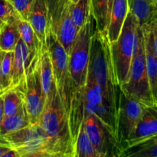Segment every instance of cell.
<instances>
[{"mask_svg":"<svg viewBox=\"0 0 157 157\" xmlns=\"http://www.w3.org/2000/svg\"><path fill=\"white\" fill-rule=\"evenodd\" d=\"M94 25L91 16L78 31L68 55L69 71L72 86L68 121L72 139L75 143L85 114V87L88 76L90 41L95 29Z\"/></svg>","mask_w":157,"mask_h":157,"instance_id":"6da1fadb","label":"cell"},{"mask_svg":"<svg viewBox=\"0 0 157 157\" xmlns=\"http://www.w3.org/2000/svg\"><path fill=\"white\" fill-rule=\"evenodd\" d=\"M89 73L101 86L104 98L117 114L121 89L117 82L107 32L94 29L90 48Z\"/></svg>","mask_w":157,"mask_h":157,"instance_id":"7a4b0ae2","label":"cell"},{"mask_svg":"<svg viewBox=\"0 0 157 157\" xmlns=\"http://www.w3.org/2000/svg\"><path fill=\"white\" fill-rule=\"evenodd\" d=\"M39 124L48 136L53 157H75L68 116L58 90L46 100Z\"/></svg>","mask_w":157,"mask_h":157,"instance_id":"3957f363","label":"cell"},{"mask_svg":"<svg viewBox=\"0 0 157 157\" xmlns=\"http://www.w3.org/2000/svg\"><path fill=\"white\" fill-rule=\"evenodd\" d=\"M121 91L140 101L147 107L154 105L146 64L144 38L142 26L137 28L136 48L127 81L121 86Z\"/></svg>","mask_w":157,"mask_h":157,"instance_id":"277c9868","label":"cell"},{"mask_svg":"<svg viewBox=\"0 0 157 157\" xmlns=\"http://www.w3.org/2000/svg\"><path fill=\"white\" fill-rule=\"evenodd\" d=\"M0 145L15 150L19 157H53L48 136L40 124L0 135Z\"/></svg>","mask_w":157,"mask_h":157,"instance_id":"5b68a950","label":"cell"},{"mask_svg":"<svg viewBox=\"0 0 157 157\" xmlns=\"http://www.w3.org/2000/svg\"><path fill=\"white\" fill-rule=\"evenodd\" d=\"M139 25L134 15L129 11L117 40L110 44L113 67L120 87L128 78L136 48Z\"/></svg>","mask_w":157,"mask_h":157,"instance_id":"8992f818","label":"cell"},{"mask_svg":"<svg viewBox=\"0 0 157 157\" xmlns=\"http://www.w3.org/2000/svg\"><path fill=\"white\" fill-rule=\"evenodd\" d=\"M57 90L59 93L64 109L69 114L71 104L72 86L69 71L68 55L49 26L46 38Z\"/></svg>","mask_w":157,"mask_h":157,"instance_id":"52a82bcc","label":"cell"},{"mask_svg":"<svg viewBox=\"0 0 157 157\" xmlns=\"http://www.w3.org/2000/svg\"><path fill=\"white\" fill-rule=\"evenodd\" d=\"M49 26L65 49L71 53L78 30L70 13V0H47Z\"/></svg>","mask_w":157,"mask_h":157,"instance_id":"ba28073f","label":"cell"},{"mask_svg":"<svg viewBox=\"0 0 157 157\" xmlns=\"http://www.w3.org/2000/svg\"><path fill=\"white\" fill-rule=\"evenodd\" d=\"M83 122L92 145L101 157H121V147L117 139L95 115L85 113Z\"/></svg>","mask_w":157,"mask_h":157,"instance_id":"9c48e42d","label":"cell"},{"mask_svg":"<svg viewBox=\"0 0 157 157\" xmlns=\"http://www.w3.org/2000/svg\"><path fill=\"white\" fill-rule=\"evenodd\" d=\"M147 107L138 100L121 91L117 111V139L121 147L142 117Z\"/></svg>","mask_w":157,"mask_h":157,"instance_id":"30bf717a","label":"cell"},{"mask_svg":"<svg viewBox=\"0 0 157 157\" xmlns=\"http://www.w3.org/2000/svg\"><path fill=\"white\" fill-rule=\"evenodd\" d=\"M23 93L25 107L31 124H39L46 101L40 80L39 64L28 73L23 85Z\"/></svg>","mask_w":157,"mask_h":157,"instance_id":"8fae6325","label":"cell"},{"mask_svg":"<svg viewBox=\"0 0 157 157\" xmlns=\"http://www.w3.org/2000/svg\"><path fill=\"white\" fill-rule=\"evenodd\" d=\"M156 136L157 107L147 106L136 127L122 146V151L144 144Z\"/></svg>","mask_w":157,"mask_h":157,"instance_id":"7c38bea8","label":"cell"},{"mask_svg":"<svg viewBox=\"0 0 157 157\" xmlns=\"http://www.w3.org/2000/svg\"><path fill=\"white\" fill-rule=\"evenodd\" d=\"M18 28L21 40L29 52V72L38 67L42 54L44 51L48 50V48H46L43 46L27 20L19 18L18 21Z\"/></svg>","mask_w":157,"mask_h":157,"instance_id":"4fadbf2b","label":"cell"},{"mask_svg":"<svg viewBox=\"0 0 157 157\" xmlns=\"http://www.w3.org/2000/svg\"><path fill=\"white\" fill-rule=\"evenodd\" d=\"M27 21L43 46L47 48L46 38L49 28L47 0H35L29 12Z\"/></svg>","mask_w":157,"mask_h":157,"instance_id":"5bb4252c","label":"cell"},{"mask_svg":"<svg viewBox=\"0 0 157 157\" xmlns=\"http://www.w3.org/2000/svg\"><path fill=\"white\" fill-rule=\"evenodd\" d=\"M141 26H142L144 38L147 75H148L152 96L154 101V105L157 107V56L153 49L151 30L149 23H146Z\"/></svg>","mask_w":157,"mask_h":157,"instance_id":"9a60e30c","label":"cell"},{"mask_svg":"<svg viewBox=\"0 0 157 157\" xmlns=\"http://www.w3.org/2000/svg\"><path fill=\"white\" fill-rule=\"evenodd\" d=\"M129 11L128 0H111L107 29L110 44L117 40Z\"/></svg>","mask_w":157,"mask_h":157,"instance_id":"2e32d148","label":"cell"},{"mask_svg":"<svg viewBox=\"0 0 157 157\" xmlns=\"http://www.w3.org/2000/svg\"><path fill=\"white\" fill-rule=\"evenodd\" d=\"M29 71V52L25 43L20 38L13 52L12 88L15 87H21L23 88Z\"/></svg>","mask_w":157,"mask_h":157,"instance_id":"e0dca14e","label":"cell"},{"mask_svg":"<svg viewBox=\"0 0 157 157\" xmlns=\"http://www.w3.org/2000/svg\"><path fill=\"white\" fill-rule=\"evenodd\" d=\"M39 75L46 100H48L52 98L57 90L52 62L48 50L44 51L40 60Z\"/></svg>","mask_w":157,"mask_h":157,"instance_id":"ac0fdd59","label":"cell"},{"mask_svg":"<svg viewBox=\"0 0 157 157\" xmlns=\"http://www.w3.org/2000/svg\"><path fill=\"white\" fill-rule=\"evenodd\" d=\"M130 11L134 15L140 25L154 18L157 3L154 0H128Z\"/></svg>","mask_w":157,"mask_h":157,"instance_id":"d6986e66","label":"cell"},{"mask_svg":"<svg viewBox=\"0 0 157 157\" xmlns=\"http://www.w3.org/2000/svg\"><path fill=\"white\" fill-rule=\"evenodd\" d=\"M111 0H90V12L95 29L101 32H107Z\"/></svg>","mask_w":157,"mask_h":157,"instance_id":"ffe728a7","label":"cell"},{"mask_svg":"<svg viewBox=\"0 0 157 157\" xmlns=\"http://www.w3.org/2000/svg\"><path fill=\"white\" fill-rule=\"evenodd\" d=\"M31 125L25 104L18 111L9 117H5L0 125V135L12 133Z\"/></svg>","mask_w":157,"mask_h":157,"instance_id":"44dd1931","label":"cell"},{"mask_svg":"<svg viewBox=\"0 0 157 157\" xmlns=\"http://www.w3.org/2000/svg\"><path fill=\"white\" fill-rule=\"evenodd\" d=\"M21 38L18 22L3 23L0 28V51L14 52L15 46Z\"/></svg>","mask_w":157,"mask_h":157,"instance_id":"7402d4cb","label":"cell"},{"mask_svg":"<svg viewBox=\"0 0 157 157\" xmlns=\"http://www.w3.org/2000/svg\"><path fill=\"white\" fill-rule=\"evenodd\" d=\"M2 97L5 117L14 114L24 105V93L22 87H12L5 92Z\"/></svg>","mask_w":157,"mask_h":157,"instance_id":"603a6c76","label":"cell"},{"mask_svg":"<svg viewBox=\"0 0 157 157\" xmlns=\"http://www.w3.org/2000/svg\"><path fill=\"white\" fill-rule=\"evenodd\" d=\"M75 157H101L88 137L82 122L75 143Z\"/></svg>","mask_w":157,"mask_h":157,"instance_id":"cb8c5ba5","label":"cell"},{"mask_svg":"<svg viewBox=\"0 0 157 157\" xmlns=\"http://www.w3.org/2000/svg\"><path fill=\"white\" fill-rule=\"evenodd\" d=\"M70 13L75 27L78 31L92 16L90 0H79L75 3L70 2Z\"/></svg>","mask_w":157,"mask_h":157,"instance_id":"d4e9b609","label":"cell"},{"mask_svg":"<svg viewBox=\"0 0 157 157\" xmlns=\"http://www.w3.org/2000/svg\"><path fill=\"white\" fill-rule=\"evenodd\" d=\"M13 52H5L0 62V95L12 88Z\"/></svg>","mask_w":157,"mask_h":157,"instance_id":"484cf974","label":"cell"},{"mask_svg":"<svg viewBox=\"0 0 157 157\" xmlns=\"http://www.w3.org/2000/svg\"><path fill=\"white\" fill-rule=\"evenodd\" d=\"M121 156L157 157V136L140 145L123 150Z\"/></svg>","mask_w":157,"mask_h":157,"instance_id":"4316f807","label":"cell"},{"mask_svg":"<svg viewBox=\"0 0 157 157\" xmlns=\"http://www.w3.org/2000/svg\"><path fill=\"white\" fill-rule=\"evenodd\" d=\"M20 16L9 0H0V20L5 23L18 22Z\"/></svg>","mask_w":157,"mask_h":157,"instance_id":"83f0119b","label":"cell"},{"mask_svg":"<svg viewBox=\"0 0 157 157\" xmlns=\"http://www.w3.org/2000/svg\"><path fill=\"white\" fill-rule=\"evenodd\" d=\"M35 1V0H9L20 18L24 20L28 19L29 12Z\"/></svg>","mask_w":157,"mask_h":157,"instance_id":"f1b7e54d","label":"cell"},{"mask_svg":"<svg viewBox=\"0 0 157 157\" xmlns=\"http://www.w3.org/2000/svg\"><path fill=\"white\" fill-rule=\"evenodd\" d=\"M150 30H151L152 35V41H153V46L154 52L157 56V18H153L151 21H149Z\"/></svg>","mask_w":157,"mask_h":157,"instance_id":"f546056e","label":"cell"},{"mask_svg":"<svg viewBox=\"0 0 157 157\" xmlns=\"http://www.w3.org/2000/svg\"><path fill=\"white\" fill-rule=\"evenodd\" d=\"M4 117H5V112H4V104H3V97L2 95H0V125H1Z\"/></svg>","mask_w":157,"mask_h":157,"instance_id":"4dcf8cb0","label":"cell"},{"mask_svg":"<svg viewBox=\"0 0 157 157\" xmlns=\"http://www.w3.org/2000/svg\"><path fill=\"white\" fill-rule=\"evenodd\" d=\"M3 157H19V156H18V153H17L15 150L10 149L9 151H7L5 153L4 156Z\"/></svg>","mask_w":157,"mask_h":157,"instance_id":"1f68e13d","label":"cell"},{"mask_svg":"<svg viewBox=\"0 0 157 157\" xmlns=\"http://www.w3.org/2000/svg\"><path fill=\"white\" fill-rule=\"evenodd\" d=\"M9 150H10V148H8V147H4V146L0 145V157L4 156L5 153L7 151H9Z\"/></svg>","mask_w":157,"mask_h":157,"instance_id":"d6a6232c","label":"cell"},{"mask_svg":"<svg viewBox=\"0 0 157 157\" xmlns=\"http://www.w3.org/2000/svg\"><path fill=\"white\" fill-rule=\"evenodd\" d=\"M5 52H2V51H0V62H1L2 61V58L3 55H4Z\"/></svg>","mask_w":157,"mask_h":157,"instance_id":"836d02e7","label":"cell"},{"mask_svg":"<svg viewBox=\"0 0 157 157\" xmlns=\"http://www.w3.org/2000/svg\"><path fill=\"white\" fill-rule=\"evenodd\" d=\"M78 1H79V0H70V2L71 3H75V2H77Z\"/></svg>","mask_w":157,"mask_h":157,"instance_id":"e575fe53","label":"cell"},{"mask_svg":"<svg viewBox=\"0 0 157 157\" xmlns=\"http://www.w3.org/2000/svg\"><path fill=\"white\" fill-rule=\"evenodd\" d=\"M3 23H4V22H3V21H2L1 20H0V28H1V26L2 25H3Z\"/></svg>","mask_w":157,"mask_h":157,"instance_id":"d590c367","label":"cell"},{"mask_svg":"<svg viewBox=\"0 0 157 157\" xmlns=\"http://www.w3.org/2000/svg\"><path fill=\"white\" fill-rule=\"evenodd\" d=\"M154 18H157V10H156V13H155V15H154Z\"/></svg>","mask_w":157,"mask_h":157,"instance_id":"8d00e7d4","label":"cell"},{"mask_svg":"<svg viewBox=\"0 0 157 157\" xmlns=\"http://www.w3.org/2000/svg\"><path fill=\"white\" fill-rule=\"evenodd\" d=\"M154 2H155L157 3V0H154Z\"/></svg>","mask_w":157,"mask_h":157,"instance_id":"74e56055","label":"cell"}]
</instances>
